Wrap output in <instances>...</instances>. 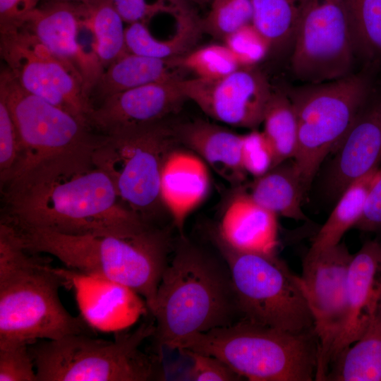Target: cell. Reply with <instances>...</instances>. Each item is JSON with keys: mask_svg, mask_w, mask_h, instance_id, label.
Wrapping results in <instances>:
<instances>
[{"mask_svg": "<svg viewBox=\"0 0 381 381\" xmlns=\"http://www.w3.org/2000/svg\"><path fill=\"white\" fill-rule=\"evenodd\" d=\"M31 254L16 236H0V346L91 334L83 316L70 314L60 300L61 270Z\"/></svg>", "mask_w": 381, "mask_h": 381, "instance_id": "obj_5", "label": "cell"}, {"mask_svg": "<svg viewBox=\"0 0 381 381\" xmlns=\"http://www.w3.org/2000/svg\"><path fill=\"white\" fill-rule=\"evenodd\" d=\"M380 171L377 169L346 188L313 238L308 253H316L339 243L344 234L354 227L362 214L369 190Z\"/></svg>", "mask_w": 381, "mask_h": 381, "instance_id": "obj_27", "label": "cell"}, {"mask_svg": "<svg viewBox=\"0 0 381 381\" xmlns=\"http://www.w3.org/2000/svg\"><path fill=\"white\" fill-rule=\"evenodd\" d=\"M380 312L381 242L370 240L353 254L351 260L346 318L331 350L329 368L340 352L364 334Z\"/></svg>", "mask_w": 381, "mask_h": 381, "instance_id": "obj_18", "label": "cell"}, {"mask_svg": "<svg viewBox=\"0 0 381 381\" xmlns=\"http://www.w3.org/2000/svg\"><path fill=\"white\" fill-rule=\"evenodd\" d=\"M308 0H252V24L270 49L293 47Z\"/></svg>", "mask_w": 381, "mask_h": 381, "instance_id": "obj_28", "label": "cell"}, {"mask_svg": "<svg viewBox=\"0 0 381 381\" xmlns=\"http://www.w3.org/2000/svg\"><path fill=\"white\" fill-rule=\"evenodd\" d=\"M0 33L4 66L17 83L89 123L93 104L90 90L81 73L22 27Z\"/></svg>", "mask_w": 381, "mask_h": 381, "instance_id": "obj_11", "label": "cell"}, {"mask_svg": "<svg viewBox=\"0 0 381 381\" xmlns=\"http://www.w3.org/2000/svg\"><path fill=\"white\" fill-rule=\"evenodd\" d=\"M0 381H37L29 344L0 346Z\"/></svg>", "mask_w": 381, "mask_h": 381, "instance_id": "obj_36", "label": "cell"}, {"mask_svg": "<svg viewBox=\"0 0 381 381\" xmlns=\"http://www.w3.org/2000/svg\"><path fill=\"white\" fill-rule=\"evenodd\" d=\"M47 1H61V2H68L72 4H78L80 0H47Z\"/></svg>", "mask_w": 381, "mask_h": 381, "instance_id": "obj_41", "label": "cell"}, {"mask_svg": "<svg viewBox=\"0 0 381 381\" xmlns=\"http://www.w3.org/2000/svg\"><path fill=\"white\" fill-rule=\"evenodd\" d=\"M182 78L147 84L107 97L93 107L89 123L98 132L109 134L166 120L187 99L179 83Z\"/></svg>", "mask_w": 381, "mask_h": 381, "instance_id": "obj_17", "label": "cell"}, {"mask_svg": "<svg viewBox=\"0 0 381 381\" xmlns=\"http://www.w3.org/2000/svg\"><path fill=\"white\" fill-rule=\"evenodd\" d=\"M367 207L371 217L381 225V172L370 189Z\"/></svg>", "mask_w": 381, "mask_h": 381, "instance_id": "obj_40", "label": "cell"}, {"mask_svg": "<svg viewBox=\"0 0 381 381\" xmlns=\"http://www.w3.org/2000/svg\"><path fill=\"white\" fill-rule=\"evenodd\" d=\"M4 194L7 214L2 219L16 226L123 237L152 226L122 202L109 177L95 167Z\"/></svg>", "mask_w": 381, "mask_h": 381, "instance_id": "obj_1", "label": "cell"}, {"mask_svg": "<svg viewBox=\"0 0 381 381\" xmlns=\"http://www.w3.org/2000/svg\"><path fill=\"white\" fill-rule=\"evenodd\" d=\"M356 59L381 68V0H344Z\"/></svg>", "mask_w": 381, "mask_h": 381, "instance_id": "obj_29", "label": "cell"}, {"mask_svg": "<svg viewBox=\"0 0 381 381\" xmlns=\"http://www.w3.org/2000/svg\"><path fill=\"white\" fill-rule=\"evenodd\" d=\"M61 271L73 286L80 315L92 328L123 329L149 310L141 296L126 286L71 270Z\"/></svg>", "mask_w": 381, "mask_h": 381, "instance_id": "obj_19", "label": "cell"}, {"mask_svg": "<svg viewBox=\"0 0 381 381\" xmlns=\"http://www.w3.org/2000/svg\"><path fill=\"white\" fill-rule=\"evenodd\" d=\"M356 56L344 0H308L292 47L291 70L303 83L352 73Z\"/></svg>", "mask_w": 381, "mask_h": 381, "instance_id": "obj_12", "label": "cell"}, {"mask_svg": "<svg viewBox=\"0 0 381 381\" xmlns=\"http://www.w3.org/2000/svg\"><path fill=\"white\" fill-rule=\"evenodd\" d=\"M184 71H189L194 77L217 80L224 78L241 68L231 52L224 44H209L180 57Z\"/></svg>", "mask_w": 381, "mask_h": 381, "instance_id": "obj_31", "label": "cell"}, {"mask_svg": "<svg viewBox=\"0 0 381 381\" xmlns=\"http://www.w3.org/2000/svg\"><path fill=\"white\" fill-rule=\"evenodd\" d=\"M373 73L363 68L339 79L283 89L296 115L298 144L294 162L306 190L373 93Z\"/></svg>", "mask_w": 381, "mask_h": 381, "instance_id": "obj_8", "label": "cell"}, {"mask_svg": "<svg viewBox=\"0 0 381 381\" xmlns=\"http://www.w3.org/2000/svg\"><path fill=\"white\" fill-rule=\"evenodd\" d=\"M306 191L294 160L292 162L288 160L255 178L248 193L256 202L277 216L306 221L307 217L301 208Z\"/></svg>", "mask_w": 381, "mask_h": 381, "instance_id": "obj_24", "label": "cell"}, {"mask_svg": "<svg viewBox=\"0 0 381 381\" xmlns=\"http://www.w3.org/2000/svg\"><path fill=\"white\" fill-rule=\"evenodd\" d=\"M334 151L325 188L327 196L338 200L349 185L378 169L381 162V92L373 90Z\"/></svg>", "mask_w": 381, "mask_h": 381, "instance_id": "obj_15", "label": "cell"}, {"mask_svg": "<svg viewBox=\"0 0 381 381\" xmlns=\"http://www.w3.org/2000/svg\"><path fill=\"white\" fill-rule=\"evenodd\" d=\"M177 350L213 356L250 381L315 380L319 343L315 330L291 332L241 319L194 334Z\"/></svg>", "mask_w": 381, "mask_h": 381, "instance_id": "obj_6", "label": "cell"}, {"mask_svg": "<svg viewBox=\"0 0 381 381\" xmlns=\"http://www.w3.org/2000/svg\"><path fill=\"white\" fill-rule=\"evenodd\" d=\"M0 95L20 140L17 164L1 190L25 186L94 167L103 136L87 121L23 89L4 66Z\"/></svg>", "mask_w": 381, "mask_h": 381, "instance_id": "obj_3", "label": "cell"}, {"mask_svg": "<svg viewBox=\"0 0 381 381\" xmlns=\"http://www.w3.org/2000/svg\"><path fill=\"white\" fill-rule=\"evenodd\" d=\"M353 254L344 242L316 253H307L300 276L318 339L315 380H325L329 354L344 325L349 270Z\"/></svg>", "mask_w": 381, "mask_h": 381, "instance_id": "obj_13", "label": "cell"}, {"mask_svg": "<svg viewBox=\"0 0 381 381\" xmlns=\"http://www.w3.org/2000/svg\"><path fill=\"white\" fill-rule=\"evenodd\" d=\"M277 217L248 192H240L229 204L217 230L237 250L274 254L278 246Z\"/></svg>", "mask_w": 381, "mask_h": 381, "instance_id": "obj_22", "label": "cell"}, {"mask_svg": "<svg viewBox=\"0 0 381 381\" xmlns=\"http://www.w3.org/2000/svg\"><path fill=\"white\" fill-rule=\"evenodd\" d=\"M223 40L241 67H254L271 49L269 42L252 23L229 35Z\"/></svg>", "mask_w": 381, "mask_h": 381, "instance_id": "obj_33", "label": "cell"}, {"mask_svg": "<svg viewBox=\"0 0 381 381\" xmlns=\"http://www.w3.org/2000/svg\"><path fill=\"white\" fill-rule=\"evenodd\" d=\"M155 322H143L114 341L71 334L29 344L37 381H150L164 377L161 356L141 349Z\"/></svg>", "mask_w": 381, "mask_h": 381, "instance_id": "obj_7", "label": "cell"}, {"mask_svg": "<svg viewBox=\"0 0 381 381\" xmlns=\"http://www.w3.org/2000/svg\"><path fill=\"white\" fill-rule=\"evenodd\" d=\"M210 10L202 20L203 30L224 40L252 23V0H211Z\"/></svg>", "mask_w": 381, "mask_h": 381, "instance_id": "obj_32", "label": "cell"}, {"mask_svg": "<svg viewBox=\"0 0 381 381\" xmlns=\"http://www.w3.org/2000/svg\"><path fill=\"white\" fill-rule=\"evenodd\" d=\"M181 88L208 116L232 126L256 129L262 123L272 90L254 67H241L217 80L182 78Z\"/></svg>", "mask_w": 381, "mask_h": 381, "instance_id": "obj_14", "label": "cell"}, {"mask_svg": "<svg viewBox=\"0 0 381 381\" xmlns=\"http://www.w3.org/2000/svg\"><path fill=\"white\" fill-rule=\"evenodd\" d=\"M209 235L229 269L241 319L291 332L314 329L301 277L276 253L237 250L217 228Z\"/></svg>", "mask_w": 381, "mask_h": 381, "instance_id": "obj_9", "label": "cell"}, {"mask_svg": "<svg viewBox=\"0 0 381 381\" xmlns=\"http://www.w3.org/2000/svg\"><path fill=\"white\" fill-rule=\"evenodd\" d=\"M75 4L84 26L92 34L95 52L104 69L128 52L125 22L111 0H80Z\"/></svg>", "mask_w": 381, "mask_h": 381, "instance_id": "obj_26", "label": "cell"}, {"mask_svg": "<svg viewBox=\"0 0 381 381\" xmlns=\"http://www.w3.org/2000/svg\"><path fill=\"white\" fill-rule=\"evenodd\" d=\"M188 1H190L198 4H203L206 2H208L210 0H187Z\"/></svg>", "mask_w": 381, "mask_h": 381, "instance_id": "obj_42", "label": "cell"}, {"mask_svg": "<svg viewBox=\"0 0 381 381\" xmlns=\"http://www.w3.org/2000/svg\"><path fill=\"white\" fill-rule=\"evenodd\" d=\"M18 26L73 65L92 92L104 68L95 52L87 49L80 40L85 26L75 4L46 1L26 15Z\"/></svg>", "mask_w": 381, "mask_h": 381, "instance_id": "obj_16", "label": "cell"}, {"mask_svg": "<svg viewBox=\"0 0 381 381\" xmlns=\"http://www.w3.org/2000/svg\"><path fill=\"white\" fill-rule=\"evenodd\" d=\"M19 134L4 98L0 95V179L4 186L13 171L20 155Z\"/></svg>", "mask_w": 381, "mask_h": 381, "instance_id": "obj_34", "label": "cell"}, {"mask_svg": "<svg viewBox=\"0 0 381 381\" xmlns=\"http://www.w3.org/2000/svg\"><path fill=\"white\" fill-rule=\"evenodd\" d=\"M180 57L162 59L126 52L107 66L91 92L92 104L150 83L182 78Z\"/></svg>", "mask_w": 381, "mask_h": 381, "instance_id": "obj_23", "label": "cell"}, {"mask_svg": "<svg viewBox=\"0 0 381 381\" xmlns=\"http://www.w3.org/2000/svg\"><path fill=\"white\" fill-rule=\"evenodd\" d=\"M42 0H0V31L17 28Z\"/></svg>", "mask_w": 381, "mask_h": 381, "instance_id": "obj_39", "label": "cell"}, {"mask_svg": "<svg viewBox=\"0 0 381 381\" xmlns=\"http://www.w3.org/2000/svg\"><path fill=\"white\" fill-rule=\"evenodd\" d=\"M242 162L247 174L260 177L274 166L272 147L262 131L257 129L243 135Z\"/></svg>", "mask_w": 381, "mask_h": 381, "instance_id": "obj_35", "label": "cell"}, {"mask_svg": "<svg viewBox=\"0 0 381 381\" xmlns=\"http://www.w3.org/2000/svg\"><path fill=\"white\" fill-rule=\"evenodd\" d=\"M179 351L189 357L192 361L187 373V377L190 380L237 381L242 378L226 363L213 356L188 349Z\"/></svg>", "mask_w": 381, "mask_h": 381, "instance_id": "obj_37", "label": "cell"}, {"mask_svg": "<svg viewBox=\"0 0 381 381\" xmlns=\"http://www.w3.org/2000/svg\"><path fill=\"white\" fill-rule=\"evenodd\" d=\"M220 255V254H219ZM149 311L155 353L176 349L186 339L241 319L228 265L181 236Z\"/></svg>", "mask_w": 381, "mask_h": 381, "instance_id": "obj_2", "label": "cell"}, {"mask_svg": "<svg viewBox=\"0 0 381 381\" xmlns=\"http://www.w3.org/2000/svg\"><path fill=\"white\" fill-rule=\"evenodd\" d=\"M173 126L179 143L199 156L222 179L232 185H240L246 179L243 135L204 120Z\"/></svg>", "mask_w": 381, "mask_h": 381, "instance_id": "obj_21", "label": "cell"}, {"mask_svg": "<svg viewBox=\"0 0 381 381\" xmlns=\"http://www.w3.org/2000/svg\"><path fill=\"white\" fill-rule=\"evenodd\" d=\"M184 0H111L126 23H147L159 13L176 11Z\"/></svg>", "mask_w": 381, "mask_h": 381, "instance_id": "obj_38", "label": "cell"}, {"mask_svg": "<svg viewBox=\"0 0 381 381\" xmlns=\"http://www.w3.org/2000/svg\"><path fill=\"white\" fill-rule=\"evenodd\" d=\"M262 123V132L274 152V167L294 159L298 144V123L294 106L284 90L272 91Z\"/></svg>", "mask_w": 381, "mask_h": 381, "instance_id": "obj_30", "label": "cell"}, {"mask_svg": "<svg viewBox=\"0 0 381 381\" xmlns=\"http://www.w3.org/2000/svg\"><path fill=\"white\" fill-rule=\"evenodd\" d=\"M12 225L30 253L52 255L71 270L126 286L144 299L148 310L152 306L172 247L168 229L151 226L123 237Z\"/></svg>", "mask_w": 381, "mask_h": 381, "instance_id": "obj_4", "label": "cell"}, {"mask_svg": "<svg viewBox=\"0 0 381 381\" xmlns=\"http://www.w3.org/2000/svg\"><path fill=\"white\" fill-rule=\"evenodd\" d=\"M325 380L381 381V312L364 334L334 358Z\"/></svg>", "mask_w": 381, "mask_h": 381, "instance_id": "obj_25", "label": "cell"}, {"mask_svg": "<svg viewBox=\"0 0 381 381\" xmlns=\"http://www.w3.org/2000/svg\"><path fill=\"white\" fill-rule=\"evenodd\" d=\"M179 145L167 157L161 173L160 196L174 225L183 236L188 215L207 198L208 166L196 154Z\"/></svg>", "mask_w": 381, "mask_h": 381, "instance_id": "obj_20", "label": "cell"}, {"mask_svg": "<svg viewBox=\"0 0 381 381\" xmlns=\"http://www.w3.org/2000/svg\"><path fill=\"white\" fill-rule=\"evenodd\" d=\"M179 145L174 126L166 120L125 128L103 135L92 164L109 177L122 202L150 223L166 211L161 173L167 157Z\"/></svg>", "mask_w": 381, "mask_h": 381, "instance_id": "obj_10", "label": "cell"}]
</instances>
